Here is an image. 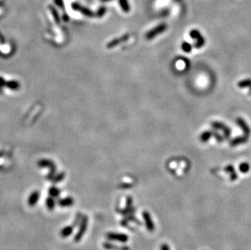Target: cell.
<instances>
[{
    "label": "cell",
    "mask_w": 251,
    "mask_h": 250,
    "mask_svg": "<svg viewBox=\"0 0 251 250\" xmlns=\"http://www.w3.org/2000/svg\"><path fill=\"white\" fill-rule=\"evenodd\" d=\"M236 121H237V124L239 125L240 128H241V129L243 130L244 136H241V137L238 136V137H236L233 140H232L230 141V145H231L232 146H237V145L243 144L245 142H247L249 140V137H250V129L249 128L248 124H246V122L242 118L238 117L236 119Z\"/></svg>",
    "instance_id": "6da1fadb"
},
{
    "label": "cell",
    "mask_w": 251,
    "mask_h": 250,
    "mask_svg": "<svg viewBox=\"0 0 251 250\" xmlns=\"http://www.w3.org/2000/svg\"><path fill=\"white\" fill-rule=\"evenodd\" d=\"M190 37L193 38V39H195V40H196V42L194 44V47H195V48L199 49V48H202V46H204V44H205V39L202 37V35L201 34V33H200L198 30H197V29L191 30Z\"/></svg>",
    "instance_id": "7a4b0ae2"
},
{
    "label": "cell",
    "mask_w": 251,
    "mask_h": 250,
    "mask_svg": "<svg viewBox=\"0 0 251 250\" xmlns=\"http://www.w3.org/2000/svg\"><path fill=\"white\" fill-rule=\"evenodd\" d=\"M87 227H88V218L87 216H84L83 219L81 220V225H80V228L76 234L75 237H74V240L75 242H79L81 240V238L83 237L85 235V233L87 230Z\"/></svg>",
    "instance_id": "3957f363"
},
{
    "label": "cell",
    "mask_w": 251,
    "mask_h": 250,
    "mask_svg": "<svg viewBox=\"0 0 251 250\" xmlns=\"http://www.w3.org/2000/svg\"><path fill=\"white\" fill-rule=\"evenodd\" d=\"M211 127L213 128L214 129L221 130V131L224 132V138H227V139H228V138H229L230 135H231V129L229 128V127L227 126V125L224 124V123L215 121V122H213V123L211 124Z\"/></svg>",
    "instance_id": "277c9868"
},
{
    "label": "cell",
    "mask_w": 251,
    "mask_h": 250,
    "mask_svg": "<svg viewBox=\"0 0 251 250\" xmlns=\"http://www.w3.org/2000/svg\"><path fill=\"white\" fill-rule=\"evenodd\" d=\"M107 238L110 240L112 241H118L120 243H125L128 241V237L127 235L123 234V233H116V232H109L107 234Z\"/></svg>",
    "instance_id": "5b68a950"
},
{
    "label": "cell",
    "mask_w": 251,
    "mask_h": 250,
    "mask_svg": "<svg viewBox=\"0 0 251 250\" xmlns=\"http://www.w3.org/2000/svg\"><path fill=\"white\" fill-rule=\"evenodd\" d=\"M166 29H167V24H159V25H158L155 28H154L153 29H151L150 31L148 32L147 33H146V38H147V39H152V38H154L156 36H158V35L162 33H163Z\"/></svg>",
    "instance_id": "8992f818"
},
{
    "label": "cell",
    "mask_w": 251,
    "mask_h": 250,
    "mask_svg": "<svg viewBox=\"0 0 251 250\" xmlns=\"http://www.w3.org/2000/svg\"><path fill=\"white\" fill-rule=\"evenodd\" d=\"M142 217L144 219L145 223L146 226V228L149 231H154V224L152 218L150 216V214L147 211H144L142 213Z\"/></svg>",
    "instance_id": "52a82bcc"
},
{
    "label": "cell",
    "mask_w": 251,
    "mask_h": 250,
    "mask_svg": "<svg viewBox=\"0 0 251 250\" xmlns=\"http://www.w3.org/2000/svg\"><path fill=\"white\" fill-rule=\"evenodd\" d=\"M40 194L38 191H33L28 198V204L29 206H34L35 205L38 203V201L40 197Z\"/></svg>",
    "instance_id": "ba28073f"
},
{
    "label": "cell",
    "mask_w": 251,
    "mask_h": 250,
    "mask_svg": "<svg viewBox=\"0 0 251 250\" xmlns=\"http://www.w3.org/2000/svg\"><path fill=\"white\" fill-rule=\"evenodd\" d=\"M72 7H73V9H75V10L80 11L81 13H83V15H85L87 16H93V15H94L93 14V12H91L90 10H89V9L86 8V7H81V5H79L78 3H73V4H72Z\"/></svg>",
    "instance_id": "9c48e42d"
},
{
    "label": "cell",
    "mask_w": 251,
    "mask_h": 250,
    "mask_svg": "<svg viewBox=\"0 0 251 250\" xmlns=\"http://www.w3.org/2000/svg\"><path fill=\"white\" fill-rule=\"evenodd\" d=\"M59 205L62 207H68V206H71L73 205V202H74V200L72 197H65V198L60 199L59 201H58Z\"/></svg>",
    "instance_id": "30bf717a"
},
{
    "label": "cell",
    "mask_w": 251,
    "mask_h": 250,
    "mask_svg": "<svg viewBox=\"0 0 251 250\" xmlns=\"http://www.w3.org/2000/svg\"><path fill=\"white\" fill-rule=\"evenodd\" d=\"M73 231V227L72 226H67V227H64L60 231V235L62 237L64 238H66V237H68L69 236H71V234Z\"/></svg>",
    "instance_id": "8fae6325"
},
{
    "label": "cell",
    "mask_w": 251,
    "mask_h": 250,
    "mask_svg": "<svg viewBox=\"0 0 251 250\" xmlns=\"http://www.w3.org/2000/svg\"><path fill=\"white\" fill-rule=\"evenodd\" d=\"M213 136V132L211 131V130H208V131H205L203 132L200 136V141L202 142H206L207 141H209L211 137Z\"/></svg>",
    "instance_id": "7c38bea8"
},
{
    "label": "cell",
    "mask_w": 251,
    "mask_h": 250,
    "mask_svg": "<svg viewBox=\"0 0 251 250\" xmlns=\"http://www.w3.org/2000/svg\"><path fill=\"white\" fill-rule=\"evenodd\" d=\"M104 249H111V250H128V247H120V246H116L114 244H111V243H104L103 244Z\"/></svg>",
    "instance_id": "4fadbf2b"
},
{
    "label": "cell",
    "mask_w": 251,
    "mask_h": 250,
    "mask_svg": "<svg viewBox=\"0 0 251 250\" xmlns=\"http://www.w3.org/2000/svg\"><path fill=\"white\" fill-rule=\"evenodd\" d=\"M237 86L243 89V88H250L251 87V79H245L238 82Z\"/></svg>",
    "instance_id": "5bb4252c"
},
{
    "label": "cell",
    "mask_w": 251,
    "mask_h": 250,
    "mask_svg": "<svg viewBox=\"0 0 251 250\" xmlns=\"http://www.w3.org/2000/svg\"><path fill=\"white\" fill-rule=\"evenodd\" d=\"M225 170L228 171V172H229L230 174H231V175H230V176H231V180H237V174L236 173L234 167H232V165H228V166H227V167H225Z\"/></svg>",
    "instance_id": "9a60e30c"
},
{
    "label": "cell",
    "mask_w": 251,
    "mask_h": 250,
    "mask_svg": "<svg viewBox=\"0 0 251 250\" xmlns=\"http://www.w3.org/2000/svg\"><path fill=\"white\" fill-rule=\"evenodd\" d=\"M46 207H47V209H48L49 210H54L55 206V200H54V197H48V198L46 199Z\"/></svg>",
    "instance_id": "2e32d148"
},
{
    "label": "cell",
    "mask_w": 251,
    "mask_h": 250,
    "mask_svg": "<svg viewBox=\"0 0 251 250\" xmlns=\"http://www.w3.org/2000/svg\"><path fill=\"white\" fill-rule=\"evenodd\" d=\"M120 5L121 7L122 10L125 12H128L130 11V6L128 4V0H119Z\"/></svg>",
    "instance_id": "e0dca14e"
},
{
    "label": "cell",
    "mask_w": 251,
    "mask_h": 250,
    "mask_svg": "<svg viewBox=\"0 0 251 250\" xmlns=\"http://www.w3.org/2000/svg\"><path fill=\"white\" fill-rule=\"evenodd\" d=\"M59 194H60V191H59V188L52 187L49 189L50 197H58L59 196Z\"/></svg>",
    "instance_id": "ac0fdd59"
},
{
    "label": "cell",
    "mask_w": 251,
    "mask_h": 250,
    "mask_svg": "<svg viewBox=\"0 0 251 250\" xmlns=\"http://www.w3.org/2000/svg\"><path fill=\"white\" fill-rule=\"evenodd\" d=\"M239 169L242 173H247L250 170V165L247 162H243L239 166Z\"/></svg>",
    "instance_id": "d6986e66"
},
{
    "label": "cell",
    "mask_w": 251,
    "mask_h": 250,
    "mask_svg": "<svg viewBox=\"0 0 251 250\" xmlns=\"http://www.w3.org/2000/svg\"><path fill=\"white\" fill-rule=\"evenodd\" d=\"M181 48H182V50H183L185 52H186V53H189V52L192 50V45L189 43H188V42H183V43H182Z\"/></svg>",
    "instance_id": "ffe728a7"
},
{
    "label": "cell",
    "mask_w": 251,
    "mask_h": 250,
    "mask_svg": "<svg viewBox=\"0 0 251 250\" xmlns=\"http://www.w3.org/2000/svg\"><path fill=\"white\" fill-rule=\"evenodd\" d=\"M213 136H215V137L216 138V140L219 142H222V141H224V137H223L222 136L220 135V134H219L217 132H215L214 131L213 132Z\"/></svg>",
    "instance_id": "44dd1931"
},
{
    "label": "cell",
    "mask_w": 251,
    "mask_h": 250,
    "mask_svg": "<svg viewBox=\"0 0 251 250\" xmlns=\"http://www.w3.org/2000/svg\"><path fill=\"white\" fill-rule=\"evenodd\" d=\"M105 12H106V7H101L100 8L98 9V12H97V16H99V17H101V16H102L105 14Z\"/></svg>",
    "instance_id": "7402d4cb"
},
{
    "label": "cell",
    "mask_w": 251,
    "mask_h": 250,
    "mask_svg": "<svg viewBox=\"0 0 251 250\" xmlns=\"http://www.w3.org/2000/svg\"><path fill=\"white\" fill-rule=\"evenodd\" d=\"M160 250H170V247L167 244H163L160 246Z\"/></svg>",
    "instance_id": "603a6c76"
},
{
    "label": "cell",
    "mask_w": 251,
    "mask_h": 250,
    "mask_svg": "<svg viewBox=\"0 0 251 250\" xmlns=\"http://www.w3.org/2000/svg\"><path fill=\"white\" fill-rule=\"evenodd\" d=\"M55 3H56V4H58L59 6H63V2H62V0H55Z\"/></svg>",
    "instance_id": "cb8c5ba5"
},
{
    "label": "cell",
    "mask_w": 251,
    "mask_h": 250,
    "mask_svg": "<svg viewBox=\"0 0 251 250\" xmlns=\"http://www.w3.org/2000/svg\"><path fill=\"white\" fill-rule=\"evenodd\" d=\"M102 2H107V1H110V0H101Z\"/></svg>",
    "instance_id": "d4e9b609"
},
{
    "label": "cell",
    "mask_w": 251,
    "mask_h": 250,
    "mask_svg": "<svg viewBox=\"0 0 251 250\" xmlns=\"http://www.w3.org/2000/svg\"><path fill=\"white\" fill-rule=\"evenodd\" d=\"M250 94H251V87H250Z\"/></svg>",
    "instance_id": "484cf974"
}]
</instances>
